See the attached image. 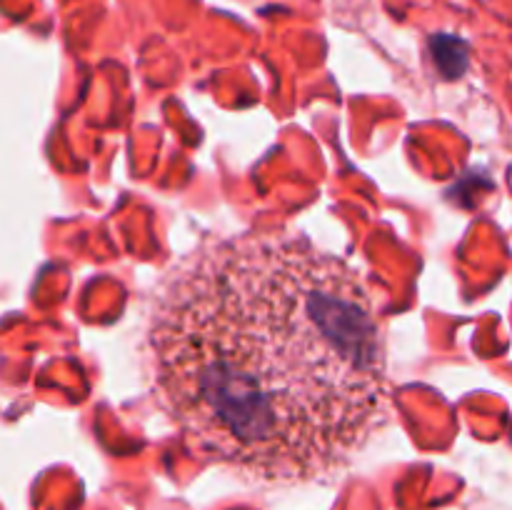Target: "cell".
I'll return each mask as SVG.
<instances>
[{
    "mask_svg": "<svg viewBox=\"0 0 512 510\" xmlns=\"http://www.w3.org/2000/svg\"><path fill=\"white\" fill-rule=\"evenodd\" d=\"M145 335L163 413L255 483L338 473L390 418L378 300L355 265L300 235L185 255Z\"/></svg>",
    "mask_w": 512,
    "mask_h": 510,
    "instance_id": "1",
    "label": "cell"
}]
</instances>
